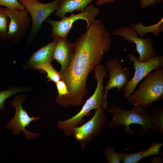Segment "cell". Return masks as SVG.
<instances>
[{"mask_svg": "<svg viewBox=\"0 0 163 163\" xmlns=\"http://www.w3.org/2000/svg\"><path fill=\"white\" fill-rule=\"evenodd\" d=\"M73 43L75 52L70 63L64 70L61 80L68 91L65 97L56 101L64 107H79L88 93L87 82L90 73L100 64L111 45L110 34L105 28L91 25Z\"/></svg>", "mask_w": 163, "mask_h": 163, "instance_id": "6da1fadb", "label": "cell"}, {"mask_svg": "<svg viewBox=\"0 0 163 163\" xmlns=\"http://www.w3.org/2000/svg\"><path fill=\"white\" fill-rule=\"evenodd\" d=\"M107 110L113 118L108 123L110 128L123 125L125 127L124 130L128 135L134 136L135 131L131 129L129 126L131 124H138L142 127L138 133L142 136L146 135L152 129L150 114L146 109L139 105H134L131 110H125L113 105Z\"/></svg>", "mask_w": 163, "mask_h": 163, "instance_id": "7a4b0ae2", "label": "cell"}, {"mask_svg": "<svg viewBox=\"0 0 163 163\" xmlns=\"http://www.w3.org/2000/svg\"><path fill=\"white\" fill-rule=\"evenodd\" d=\"M155 70L149 73L137 90L126 98L129 103L147 109L163 99V67Z\"/></svg>", "mask_w": 163, "mask_h": 163, "instance_id": "3957f363", "label": "cell"}, {"mask_svg": "<svg viewBox=\"0 0 163 163\" xmlns=\"http://www.w3.org/2000/svg\"><path fill=\"white\" fill-rule=\"evenodd\" d=\"M62 0H54L46 3L39 0H18L27 9L31 16V27L29 41L33 40L40 30L43 22L53 12L59 8Z\"/></svg>", "mask_w": 163, "mask_h": 163, "instance_id": "277c9868", "label": "cell"}, {"mask_svg": "<svg viewBox=\"0 0 163 163\" xmlns=\"http://www.w3.org/2000/svg\"><path fill=\"white\" fill-rule=\"evenodd\" d=\"M99 11V8L90 4L77 14L71 13L70 16L65 17L59 21H55L50 18L46 22L52 26L51 37L53 38L66 37L70 30L73 27V24L79 19L85 20L88 27L95 19Z\"/></svg>", "mask_w": 163, "mask_h": 163, "instance_id": "5b68a950", "label": "cell"}, {"mask_svg": "<svg viewBox=\"0 0 163 163\" xmlns=\"http://www.w3.org/2000/svg\"><path fill=\"white\" fill-rule=\"evenodd\" d=\"M94 110V114L89 120L75 127L73 130L72 135L80 143L82 149L101 134L107 122V115L104 110L101 108Z\"/></svg>", "mask_w": 163, "mask_h": 163, "instance_id": "8992f818", "label": "cell"}, {"mask_svg": "<svg viewBox=\"0 0 163 163\" xmlns=\"http://www.w3.org/2000/svg\"><path fill=\"white\" fill-rule=\"evenodd\" d=\"M111 35L120 36L128 43H134L139 55L137 58L140 62H146L157 56L153 41L151 37H140L130 25L122 26L114 30Z\"/></svg>", "mask_w": 163, "mask_h": 163, "instance_id": "52a82bcc", "label": "cell"}, {"mask_svg": "<svg viewBox=\"0 0 163 163\" xmlns=\"http://www.w3.org/2000/svg\"><path fill=\"white\" fill-rule=\"evenodd\" d=\"M128 58L135 71L133 76L123 88L124 97L126 98L134 92L138 84L149 73L158 67H163V56L161 55L143 62L138 61L133 53L129 55Z\"/></svg>", "mask_w": 163, "mask_h": 163, "instance_id": "ba28073f", "label": "cell"}, {"mask_svg": "<svg viewBox=\"0 0 163 163\" xmlns=\"http://www.w3.org/2000/svg\"><path fill=\"white\" fill-rule=\"evenodd\" d=\"M25 98V95L22 94L16 96L12 101L11 104L15 109V114L14 117L6 124L5 127L12 129L14 135H18L23 132L25 138L27 140H31L38 136L40 134L27 131L25 128L29 127L31 122L39 120L40 117H34L32 116L30 117L26 110L23 108L22 104Z\"/></svg>", "mask_w": 163, "mask_h": 163, "instance_id": "9c48e42d", "label": "cell"}, {"mask_svg": "<svg viewBox=\"0 0 163 163\" xmlns=\"http://www.w3.org/2000/svg\"><path fill=\"white\" fill-rule=\"evenodd\" d=\"M104 101L102 97L98 94L94 93L86 101L80 110L73 117L66 120H58L57 127L63 131V133L66 136H71L74 128L83 124L84 117L90 116L91 110L96 109L102 108Z\"/></svg>", "mask_w": 163, "mask_h": 163, "instance_id": "30bf717a", "label": "cell"}, {"mask_svg": "<svg viewBox=\"0 0 163 163\" xmlns=\"http://www.w3.org/2000/svg\"><path fill=\"white\" fill-rule=\"evenodd\" d=\"M105 68L110 76L109 80L104 87V97L106 105L107 107L108 91L116 88L117 92L120 91L130 80L131 74L128 69L122 68V63L117 57L107 60L106 63Z\"/></svg>", "mask_w": 163, "mask_h": 163, "instance_id": "8fae6325", "label": "cell"}, {"mask_svg": "<svg viewBox=\"0 0 163 163\" xmlns=\"http://www.w3.org/2000/svg\"><path fill=\"white\" fill-rule=\"evenodd\" d=\"M5 9L10 19L8 31V39L15 43L22 38L29 30L31 18L25 8L21 10L6 8Z\"/></svg>", "mask_w": 163, "mask_h": 163, "instance_id": "7c38bea8", "label": "cell"}, {"mask_svg": "<svg viewBox=\"0 0 163 163\" xmlns=\"http://www.w3.org/2000/svg\"><path fill=\"white\" fill-rule=\"evenodd\" d=\"M75 52L73 43L69 41L66 37L59 38L54 47L53 59L61 65L59 72L61 75L70 63Z\"/></svg>", "mask_w": 163, "mask_h": 163, "instance_id": "4fadbf2b", "label": "cell"}, {"mask_svg": "<svg viewBox=\"0 0 163 163\" xmlns=\"http://www.w3.org/2000/svg\"><path fill=\"white\" fill-rule=\"evenodd\" d=\"M59 39L54 38L53 41L44 46L34 52L27 61L24 65L25 69H34L37 66L46 62H52L53 53L55 44Z\"/></svg>", "mask_w": 163, "mask_h": 163, "instance_id": "5bb4252c", "label": "cell"}, {"mask_svg": "<svg viewBox=\"0 0 163 163\" xmlns=\"http://www.w3.org/2000/svg\"><path fill=\"white\" fill-rule=\"evenodd\" d=\"M163 145L162 143L153 141L147 149L137 153L125 154L118 152L121 161L124 163H138L142 159L154 155H163L159 152L160 149Z\"/></svg>", "mask_w": 163, "mask_h": 163, "instance_id": "9a60e30c", "label": "cell"}, {"mask_svg": "<svg viewBox=\"0 0 163 163\" xmlns=\"http://www.w3.org/2000/svg\"><path fill=\"white\" fill-rule=\"evenodd\" d=\"M93 0H62L60 6L54 13L61 19L68 12L72 13L75 11H81L90 5Z\"/></svg>", "mask_w": 163, "mask_h": 163, "instance_id": "2e32d148", "label": "cell"}, {"mask_svg": "<svg viewBox=\"0 0 163 163\" xmlns=\"http://www.w3.org/2000/svg\"><path fill=\"white\" fill-rule=\"evenodd\" d=\"M130 25L140 37H143L149 33L157 37L160 32L163 31V18L156 24L149 26H144L141 22L132 24Z\"/></svg>", "mask_w": 163, "mask_h": 163, "instance_id": "e0dca14e", "label": "cell"}, {"mask_svg": "<svg viewBox=\"0 0 163 163\" xmlns=\"http://www.w3.org/2000/svg\"><path fill=\"white\" fill-rule=\"evenodd\" d=\"M152 130L163 133V106L156 107L150 114Z\"/></svg>", "mask_w": 163, "mask_h": 163, "instance_id": "ac0fdd59", "label": "cell"}, {"mask_svg": "<svg viewBox=\"0 0 163 163\" xmlns=\"http://www.w3.org/2000/svg\"><path fill=\"white\" fill-rule=\"evenodd\" d=\"M34 69L46 72L48 82L51 81L56 83L62 79V75L59 72L54 69L51 63L46 62L36 66Z\"/></svg>", "mask_w": 163, "mask_h": 163, "instance_id": "d6986e66", "label": "cell"}, {"mask_svg": "<svg viewBox=\"0 0 163 163\" xmlns=\"http://www.w3.org/2000/svg\"><path fill=\"white\" fill-rule=\"evenodd\" d=\"M30 90V87L16 86L10 87L5 90H0V111L5 109L4 103L8 98L17 93L28 92Z\"/></svg>", "mask_w": 163, "mask_h": 163, "instance_id": "ffe728a7", "label": "cell"}, {"mask_svg": "<svg viewBox=\"0 0 163 163\" xmlns=\"http://www.w3.org/2000/svg\"><path fill=\"white\" fill-rule=\"evenodd\" d=\"M10 19L6 14L5 8L0 7V40L8 39V31Z\"/></svg>", "mask_w": 163, "mask_h": 163, "instance_id": "44dd1931", "label": "cell"}, {"mask_svg": "<svg viewBox=\"0 0 163 163\" xmlns=\"http://www.w3.org/2000/svg\"><path fill=\"white\" fill-rule=\"evenodd\" d=\"M107 163H120L121 160L118 152L112 147L108 146L104 151Z\"/></svg>", "mask_w": 163, "mask_h": 163, "instance_id": "7402d4cb", "label": "cell"}, {"mask_svg": "<svg viewBox=\"0 0 163 163\" xmlns=\"http://www.w3.org/2000/svg\"><path fill=\"white\" fill-rule=\"evenodd\" d=\"M55 83L58 92L56 97V101L66 96L68 92L66 85L63 81L61 80Z\"/></svg>", "mask_w": 163, "mask_h": 163, "instance_id": "603a6c76", "label": "cell"}, {"mask_svg": "<svg viewBox=\"0 0 163 163\" xmlns=\"http://www.w3.org/2000/svg\"><path fill=\"white\" fill-rule=\"evenodd\" d=\"M0 5L4 6L6 8L23 10L25 8L18 0H0Z\"/></svg>", "mask_w": 163, "mask_h": 163, "instance_id": "cb8c5ba5", "label": "cell"}, {"mask_svg": "<svg viewBox=\"0 0 163 163\" xmlns=\"http://www.w3.org/2000/svg\"><path fill=\"white\" fill-rule=\"evenodd\" d=\"M139 1L140 7L144 9L151 6L154 7L157 2H159L161 1L163 2V0H139Z\"/></svg>", "mask_w": 163, "mask_h": 163, "instance_id": "d4e9b609", "label": "cell"}, {"mask_svg": "<svg viewBox=\"0 0 163 163\" xmlns=\"http://www.w3.org/2000/svg\"><path fill=\"white\" fill-rule=\"evenodd\" d=\"M116 0H97L96 5L98 6L101 5L105 3H112L115 2Z\"/></svg>", "mask_w": 163, "mask_h": 163, "instance_id": "484cf974", "label": "cell"}, {"mask_svg": "<svg viewBox=\"0 0 163 163\" xmlns=\"http://www.w3.org/2000/svg\"><path fill=\"white\" fill-rule=\"evenodd\" d=\"M163 159L160 157H154L152 159L151 161V163H162Z\"/></svg>", "mask_w": 163, "mask_h": 163, "instance_id": "4316f807", "label": "cell"}]
</instances>
